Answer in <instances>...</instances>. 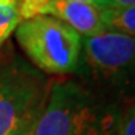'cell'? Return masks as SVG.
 <instances>
[{
	"mask_svg": "<svg viewBox=\"0 0 135 135\" xmlns=\"http://www.w3.org/2000/svg\"><path fill=\"white\" fill-rule=\"evenodd\" d=\"M52 81L21 59L0 65V135H32Z\"/></svg>",
	"mask_w": 135,
	"mask_h": 135,
	"instance_id": "2",
	"label": "cell"
},
{
	"mask_svg": "<svg viewBox=\"0 0 135 135\" xmlns=\"http://www.w3.org/2000/svg\"><path fill=\"white\" fill-rule=\"evenodd\" d=\"M117 135H135V103L123 109Z\"/></svg>",
	"mask_w": 135,
	"mask_h": 135,
	"instance_id": "8",
	"label": "cell"
},
{
	"mask_svg": "<svg viewBox=\"0 0 135 135\" xmlns=\"http://www.w3.org/2000/svg\"><path fill=\"white\" fill-rule=\"evenodd\" d=\"M50 15L65 22L84 37L108 30L102 22L101 10L77 0H52Z\"/></svg>",
	"mask_w": 135,
	"mask_h": 135,
	"instance_id": "5",
	"label": "cell"
},
{
	"mask_svg": "<svg viewBox=\"0 0 135 135\" xmlns=\"http://www.w3.org/2000/svg\"><path fill=\"white\" fill-rule=\"evenodd\" d=\"M123 109L73 80L52 81L32 135H117Z\"/></svg>",
	"mask_w": 135,
	"mask_h": 135,
	"instance_id": "1",
	"label": "cell"
},
{
	"mask_svg": "<svg viewBox=\"0 0 135 135\" xmlns=\"http://www.w3.org/2000/svg\"><path fill=\"white\" fill-rule=\"evenodd\" d=\"M21 21L22 20L18 13L15 2L10 4H0V47L17 29Z\"/></svg>",
	"mask_w": 135,
	"mask_h": 135,
	"instance_id": "7",
	"label": "cell"
},
{
	"mask_svg": "<svg viewBox=\"0 0 135 135\" xmlns=\"http://www.w3.org/2000/svg\"><path fill=\"white\" fill-rule=\"evenodd\" d=\"M80 64L87 75L108 91H134L135 37L109 29L85 36Z\"/></svg>",
	"mask_w": 135,
	"mask_h": 135,
	"instance_id": "4",
	"label": "cell"
},
{
	"mask_svg": "<svg viewBox=\"0 0 135 135\" xmlns=\"http://www.w3.org/2000/svg\"><path fill=\"white\" fill-rule=\"evenodd\" d=\"M134 91H135V85H134Z\"/></svg>",
	"mask_w": 135,
	"mask_h": 135,
	"instance_id": "12",
	"label": "cell"
},
{
	"mask_svg": "<svg viewBox=\"0 0 135 135\" xmlns=\"http://www.w3.org/2000/svg\"><path fill=\"white\" fill-rule=\"evenodd\" d=\"M77 2H81V3L91 4V6H94V7H97L98 10H103V8H108V7H110L108 0H77Z\"/></svg>",
	"mask_w": 135,
	"mask_h": 135,
	"instance_id": "9",
	"label": "cell"
},
{
	"mask_svg": "<svg viewBox=\"0 0 135 135\" xmlns=\"http://www.w3.org/2000/svg\"><path fill=\"white\" fill-rule=\"evenodd\" d=\"M15 37L39 70L50 75H68L80 66L83 37L65 22L51 15L21 21Z\"/></svg>",
	"mask_w": 135,
	"mask_h": 135,
	"instance_id": "3",
	"label": "cell"
},
{
	"mask_svg": "<svg viewBox=\"0 0 135 135\" xmlns=\"http://www.w3.org/2000/svg\"><path fill=\"white\" fill-rule=\"evenodd\" d=\"M101 18L106 29L135 37V6L103 8Z\"/></svg>",
	"mask_w": 135,
	"mask_h": 135,
	"instance_id": "6",
	"label": "cell"
},
{
	"mask_svg": "<svg viewBox=\"0 0 135 135\" xmlns=\"http://www.w3.org/2000/svg\"><path fill=\"white\" fill-rule=\"evenodd\" d=\"M110 7H127L135 6V0H108Z\"/></svg>",
	"mask_w": 135,
	"mask_h": 135,
	"instance_id": "10",
	"label": "cell"
},
{
	"mask_svg": "<svg viewBox=\"0 0 135 135\" xmlns=\"http://www.w3.org/2000/svg\"><path fill=\"white\" fill-rule=\"evenodd\" d=\"M15 0H0V4H10V3H14Z\"/></svg>",
	"mask_w": 135,
	"mask_h": 135,
	"instance_id": "11",
	"label": "cell"
}]
</instances>
